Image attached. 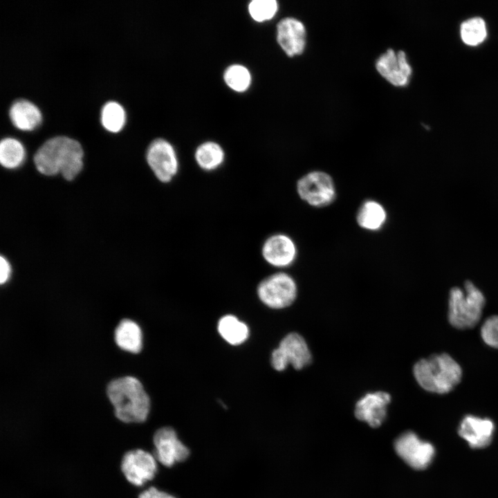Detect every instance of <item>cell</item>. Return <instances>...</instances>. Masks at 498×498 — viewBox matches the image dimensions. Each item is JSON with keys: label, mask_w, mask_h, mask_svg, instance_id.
Wrapping results in <instances>:
<instances>
[{"label": "cell", "mask_w": 498, "mask_h": 498, "mask_svg": "<svg viewBox=\"0 0 498 498\" xmlns=\"http://www.w3.org/2000/svg\"><path fill=\"white\" fill-rule=\"evenodd\" d=\"M83 150L75 140L57 136L45 142L36 152L34 161L37 170L47 176L62 173L73 180L82 168Z\"/></svg>", "instance_id": "obj_1"}, {"label": "cell", "mask_w": 498, "mask_h": 498, "mask_svg": "<svg viewBox=\"0 0 498 498\" xmlns=\"http://www.w3.org/2000/svg\"><path fill=\"white\" fill-rule=\"evenodd\" d=\"M107 395L116 416L121 421L142 423L147 419L150 400L137 378L125 376L112 380L107 387Z\"/></svg>", "instance_id": "obj_2"}, {"label": "cell", "mask_w": 498, "mask_h": 498, "mask_svg": "<svg viewBox=\"0 0 498 498\" xmlns=\"http://www.w3.org/2000/svg\"><path fill=\"white\" fill-rule=\"evenodd\" d=\"M413 373L418 384L425 390L436 394L451 391L461 381L462 369L449 354H434L414 365Z\"/></svg>", "instance_id": "obj_3"}, {"label": "cell", "mask_w": 498, "mask_h": 498, "mask_svg": "<svg viewBox=\"0 0 498 498\" xmlns=\"http://www.w3.org/2000/svg\"><path fill=\"white\" fill-rule=\"evenodd\" d=\"M486 299L482 292L470 281L464 284V289L452 288L449 294L448 320L458 329L473 328L479 322Z\"/></svg>", "instance_id": "obj_4"}, {"label": "cell", "mask_w": 498, "mask_h": 498, "mask_svg": "<svg viewBox=\"0 0 498 498\" xmlns=\"http://www.w3.org/2000/svg\"><path fill=\"white\" fill-rule=\"evenodd\" d=\"M297 285L293 278L286 273H276L263 279L257 287L260 300L272 308L290 306L297 296Z\"/></svg>", "instance_id": "obj_5"}, {"label": "cell", "mask_w": 498, "mask_h": 498, "mask_svg": "<svg viewBox=\"0 0 498 498\" xmlns=\"http://www.w3.org/2000/svg\"><path fill=\"white\" fill-rule=\"evenodd\" d=\"M296 189L301 199L316 208L330 205L336 195L332 177L321 171H313L304 175L298 180Z\"/></svg>", "instance_id": "obj_6"}, {"label": "cell", "mask_w": 498, "mask_h": 498, "mask_svg": "<svg viewBox=\"0 0 498 498\" xmlns=\"http://www.w3.org/2000/svg\"><path fill=\"white\" fill-rule=\"evenodd\" d=\"M311 353L304 338L297 333L286 335L271 356L273 367L279 371L288 365L295 369H302L311 362Z\"/></svg>", "instance_id": "obj_7"}, {"label": "cell", "mask_w": 498, "mask_h": 498, "mask_svg": "<svg viewBox=\"0 0 498 498\" xmlns=\"http://www.w3.org/2000/svg\"><path fill=\"white\" fill-rule=\"evenodd\" d=\"M147 162L156 177L162 183L170 182L177 174L179 167L175 149L167 140H153L147 151Z\"/></svg>", "instance_id": "obj_8"}, {"label": "cell", "mask_w": 498, "mask_h": 498, "mask_svg": "<svg viewBox=\"0 0 498 498\" xmlns=\"http://www.w3.org/2000/svg\"><path fill=\"white\" fill-rule=\"evenodd\" d=\"M394 448L398 455L416 470L427 468L435 454L434 446L429 442L421 440L412 432L401 434L396 440Z\"/></svg>", "instance_id": "obj_9"}, {"label": "cell", "mask_w": 498, "mask_h": 498, "mask_svg": "<svg viewBox=\"0 0 498 498\" xmlns=\"http://www.w3.org/2000/svg\"><path fill=\"white\" fill-rule=\"evenodd\" d=\"M157 469L155 456L141 449L127 452L121 462V470L125 478L137 486L153 479Z\"/></svg>", "instance_id": "obj_10"}, {"label": "cell", "mask_w": 498, "mask_h": 498, "mask_svg": "<svg viewBox=\"0 0 498 498\" xmlns=\"http://www.w3.org/2000/svg\"><path fill=\"white\" fill-rule=\"evenodd\" d=\"M154 456L156 460L166 467L185 461L190 451L178 439L172 427H164L158 430L154 436Z\"/></svg>", "instance_id": "obj_11"}, {"label": "cell", "mask_w": 498, "mask_h": 498, "mask_svg": "<svg viewBox=\"0 0 498 498\" xmlns=\"http://www.w3.org/2000/svg\"><path fill=\"white\" fill-rule=\"evenodd\" d=\"M376 69L389 83L396 86L406 85L412 74L405 53L388 49L376 61Z\"/></svg>", "instance_id": "obj_12"}, {"label": "cell", "mask_w": 498, "mask_h": 498, "mask_svg": "<svg viewBox=\"0 0 498 498\" xmlns=\"http://www.w3.org/2000/svg\"><path fill=\"white\" fill-rule=\"evenodd\" d=\"M261 255L271 266L284 268L291 265L297 256V248L293 239L284 234H275L264 242Z\"/></svg>", "instance_id": "obj_13"}, {"label": "cell", "mask_w": 498, "mask_h": 498, "mask_svg": "<svg viewBox=\"0 0 498 498\" xmlns=\"http://www.w3.org/2000/svg\"><path fill=\"white\" fill-rule=\"evenodd\" d=\"M391 396L385 391L366 394L357 403L355 415L360 421L367 422L372 427H379L387 416V407Z\"/></svg>", "instance_id": "obj_14"}, {"label": "cell", "mask_w": 498, "mask_h": 498, "mask_svg": "<svg viewBox=\"0 0 498 498\" xmlns=\"http://www.w3.org/2000/svg\"><path fill=\"white\" fill-rule=\"evenodd\" d=\"M494 431L492 420L469 414L461 420L458 434L472 448H483L491 443Z\"/></svg>", "instance_id": "obj_15"}, {"label": "cell", "mask_w": 498, "mask_h": 498, "mask_svg": "<svg viewBox=\"0 0 498 498\" xmlns=\"http://www.w3.org/2000/svg\"><path fill=\"white\" fill-rule=\"evenodd\" d=\"M277 40L285 53L290 57L300 55L306 44L304 24L293 17L280 20L277 26Z\"/></svg>", "instance_id": "obj_16"}, {"label": "cell", "mask_w": 498, "mask_h": 498, "mask_svg": "<svg viewBox=\"0 0 498 498\" xmlns=\"http://www.w3.org/2000/svg\"><path fill=\"white\" fill-rule=\"evenodd\" d=\"M9 114L13 124L21 130H33L42 122V113L38 107L26 100L15 101Z\"/></svg>", "instance_id": "obj_17"}, {"label": "cell", "mask_w": 498, "mask_h": 498, "mask_svg": "<svg viewBox=\"0 0 498 498\" xmlns=\"http://www.w3.org/2000/svg\"><path fill=\"white\" fill-rule=\"evenodd\" d=\"M142 331L132 320H123L115 331V340L118 346L131 353H138L142 349Z\"/></svg>", "instance_id": "obj_18"}, {"label": "cell", "mask_w": 498, "mask_h": 498, "mask_svg": "<svg viewBox=\"0 0 498 498\" xmlns=\"http://www.w3.org/2000/svg\"><path fill=\"white\" fill-rule=\"evenodd\" d=\"M386 220L385 209L380 203L374 200L365 201L356 216V221L359 226L370 231L380 230Z\"/></svg>", "instance_id": "obj_19"}, {"label": "cell", "mask_w": 498, "mask_h": 498, "mask_svg": "<svg viewBox=\"0 0 498 498\" xmlns=\"http://www.w3.org/2000/svg\"><path fill=\"white\" fill-rule=\"evenodd\" d=\"M194 158L200 168L210 172L216 169L223 164L225 153L218 143L207 141L196 149Z\"/></svg>", "instance_id": "obj_20"}, {"label": "cell", "mask_w": 498, "mask_h": 498, "mask_svg": "<svg viewBox=\"0 0 498 498\" xmlns=\"http://www.w3.org/2000/svg\"><path fill=\"white\" fill-rule=\"evenodd\" d=\"M218 331L221 337L232 345L243 343L249 335L247 325L232 315H225L220 319Z\"/></svg>", "instance_id": "obj_21"}, {"label": "cell", "mask_w": 498, "mask_h": 498, "mask_svg": "<svg viewBox=\"0 0 498 498\" xmlns=\"http://www.w3.org/2000/svg\"><path fill=\"white\" fill-rule=\"evenodd\" d=\"M25 158L23 145L13 138H3L0 144V161L6 168L14 169L19 167Z\"/></svg>", "instance_id": "obj_22"}, {"label": "cell", "mask_w": 498, "mask_h": 498, "mask_svg": "<svg viewBox=\"0 0 498 498\" xmlns=\"http://www.w3.org/2000/svg\"><path fill=\"white\" fill-rule=\"evenodd\" d=\"M460 35L463 42L469 46L481 44L487 37L486 21L479 17H474L462 22Z\"/></svg>", "instance_id": "obj_23"}, {"label": "cell", "mask_w": 498, "mask_h": 498, "mask_svg": "<svg viewBox=\"0 0 498 498\" xmlns=\"http://www.w3.org/2000/svg\"><path fill=\"white\" fill-rule=\"evenodd\" d=\"M102 124L109 131L118 132L125 122V112L118 102L111 101L105 104L102 109Z\"/></svg>", "instance_id": "obj_24"}, {"label": "cell", "mask_w": 498, "mask_h": 498, "mask_svg": "<svg viewBox=\"0 0 498 498\" xmlns=\"http://www.w3.org/2000/svg\"><path fill=\"white\" fill-rule=\"evenodd\" d=\"M223 79L225 84L233 91L243 92L251 83V75L249 70L243 65L232 64L224 72Z\"/></svg>", "instance_id": "obj_25"}, {"label": "cell", "mask_w": 498, "mask_h": 498, "mask_svg": "<svg viewBox=\"0 0 498 498\" xmlns=\"http://www.w3.org/2000/svg\"><path fill=\"white\" fill-rule=\"evenodd\" d=\"M277 10L278 3L275 0H253L248 5L250 15L258 22L271 19Z\"/></svg>", "instance_id": "obj_26"}, {"label": "cell", "mask_w": 498, "mask_h": 498, "mask_svg": "<svg viewBox=\"0 0 498 498\" xmlns=\"http://www.w3.org/2000/svg\"><path fill=\"white\" fill-rule=\"evenodd\" d=\"M481 335L488 346L498 349V315L487 318L481 328Z\"/></svg>", "instance_id": "obj_27"}, {"label": "cell", "mask_w": 498, "mask_h": 498, "mask_svg": "<svg viewBox=\"0 0 498 498\" xmlns=\"http://www.w3.org/2000/svg\"><path fill=\"white\" fill-rule=\"evenodd\" d=\"M138 498H176L163 491L159 490L154 487H151L142 492Z\"/></svg>", "instance_id": "obj_28"}, {"label": "cell", "mask_w": 498, "mask_h": 498, "mask_svg": "<svg viewBox=\"0 0 498 498\" xmlns=\"http://www.w3.org/2000/svg\"><path fill=\"white\" fill-rule=\"evenodd\" d=\"M10 265L3 257L0 259V282L1 284L6 283L10 275Z\"/></svg>", "instance_id": "obj_29"}]
</instances>
